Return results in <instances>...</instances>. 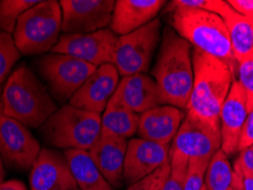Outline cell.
Here are the masks:
<instances>
[{
    "label": "cell",
    "mask_w": 253,
    "mask_h": 190,
    "mask_svg": "<svg viewBox=\"0 0 253 190\" xmlns=\"http://www.w3.org/2000/svg\"><path fill=\"white\" fill-rule=\"evenodd\" d=\"M194 82L186 115L220 131V112L235 76L220 59L193 49Z\"/></svg>",
    "instance_id": "obj_1"
},
{
    "label": "cell",
    "mask_w": 253,
    "mask_h": 190,
    "mask_svg": "<svg viewBox=\"0 0 253 190\" xmlns=\"http://www.w3.org/2000/svg\"><path fill=\"white\" fill-rule=\"evenodd\" d=\"M192 46L171 28L162 32L158 57L152 71L165 105L186 110L194 82Z\"/></svg>",
    "instance_id": "obj_2"
},
{
    "label": "cell",
    "mask_w": 253,
    "mask_h": 190,
    "mask_svg": "<svg viewBox=\"0 0 253 190\" xmlns=\"http://www.w3.org/2000/svg\"><path fill=\"white\" fill-rule=\"evenodd\" d=\"M166 13L170 14V27L180 38L194 49L220 59L229 66L236 77L239 63L233 53L228 29L219 15L169 5H167Z\"/></svg>",
    "instance_id": "obj_3"
},
{
    "label": "cell",
    "mask_w": 253,
    "mask_h": 190,
    "mask_svg": "<svg viewBox=\"0 0 253 190\" xmlns=\"http://www.w3.org/2000/svg\"><path fill=\"white\" fill-rule=\"evenodd\" d=\"M1 100L3 115L29 128L43 125L57 111L47 89L24 64L9 76Z\"/></svg>",
    "instance_id": "obj_4"
},
{
    "label": "cell",
    "mask_w": 253,
    "mask_h": 190,
    "mask_svg": "<svg viewBox=\"0 0 253 190\" xmlns=\"http://www.w3.org/2000/svg\"><path fill=\"white\" fill-rule=\"evenodd\" d=\"M62 31L59 1L44 0L31 7L18 18L14 42L23 55H38L53 50Z\"/></svg>",
    "instance_id": "obj_5"
},
{
    "label": "cell",
    "mask_w": 253,
    "mask_h": 190,
    "mask_svg": "<svg viewBox=\"0 0 253 190\" xmlns=\"http://www.w3.org/2000/svg\"><path fill=\"white\" fill-rule=\"evenodd\" d=\"M100 114L64 105L57 110L42 126L48 143L63 150L87 151L100 137Z\"/></svg>",
    "instance_id": "obj_6"
},
{
    "label": "cell",
    "mask_w": 253,
    "mask_h": 190,
    "mask_svg": "<svg viewBox=\"0 0 253 190\" xmlns=\"http://www.w3.org/2000/svg\"><path fill=\"white\" fill-rule=\"evenodd\" d=\"M161 39V22L158 18L129 35L118 38L114 65L121 76L147 72Z\"/></svg>",
    "instance_id": "obj_7"
},
{
    "label": "cell",
    "mask_w": 253,
    "mask_h": 190,
    "mask_svg": "<svg viewBox=\"0 0 253 190\" xmlns=\"http://www.w3.org/2000/svg\"><path fill=\"white\" fill-rule=\"evenodd\" d=\"M96 69L94 65L64 54L51 53L39 62L40 72L59 100H70Z\"/></svg>",
    "instance_id": "obj_8"
},
{
    "label": "cell",
    "mask_w": 253,
    "mask_h": 190,
    "mask_svg": "<svg viewBox=\"0 0 253 190\" xmlns=\"http://www.w3.org/2000/svg\"><path fill=\"white\" fill-rule=\"evenodd\" d=\"M118 38L111 29L84 35H62L51 51L72 56L98 68L114 64Z\"/></svg>",
    "instance_id": "obj_9"
},
{
    "label": "cell",
    "mask_w": 253,
    "mask_h": 190,
    "mask_svg": "<svg viewBox=\"0 0 253 190\" xmlns=\"http://www.w3.org/2000/svg\"><path fill=\"white\" fill-rule=\"evenodd\" d=\"M113 0H61L62 31L64 35H84L111 25Z\"/></svg>",
    "instance_id": "obj_10"
},
{
    "label": "cell",
    "mask_w": 253,
    "mask_h": 190,
    "mask_svg": "<svg viewBox=\"0 0 253 190\" xmlns=\"http://www.w3.org/2000/svg\"><path fill=\"white\" fill-rule=\"evenodd\" d=\"M40 152V144L27 126L3 115L0 120V155L3 163L15 170H31Z\"/></svg>",
    "instance_id": "obj_11"
},
{
    "label": "cell",
    "mask_w": 253,
    "mask_h": 190,
    "mask_svg": "<svg viewBox=\"0 0 253 190\" xmlns=\"http://www.w3.org/2000/svg\"><path fill=\"white\" fill-rule=\"evenodd\" d=\"M220 148V131L185 115L170 151L179 152L188 159L211 161Z\"/></svg>",
    "instance_id": "obj_12"
},
{
    "label": "cell",
    "mask_w": 253,
    "mask_h": 190,
    "mask_svg": "<svg viewBox=\"0 0 253 190\" xmlns=\"http://www.w3.org/2000/svg\"><path fill=\"white\" fill-rule=\"evenodd\" d=\"M170 162V145L141 138L128 141L124 167V181L131 186Z\"/></svg>",
    "instance_id": "obj_13"
},
{
    "label": "cell",
    "mask_w": 253,
    "mask_h": 190,
    "mask_svg": "<svg viewBox=\"0 0 253 190\" xmlns=\"http://www.w3.org/2000/svg\"><path fill=\"white\" fill-rule=\"evenodd\" d=\"M120 74L114 64L98 66L79 90L70 99V105L77 109L100 114L105 111L117 90Z\"/></svg>",
    "instance_id": "obj_14"
},
{
    "label": "cell",
    "mask_w": 253,
    "mask_h": 190,
    "mask_svg": "<svg viewBox=\"0 0 253 190\" xmlns=\"http://www.w3.org/2000/svg\"><path fill=\"white\" fill-rule=\"evenodd\" d=\"M110 100L138 115L165 105L155 80L145 73L122 77Z\"/></svg>",
    "instance_id": "obj_15"
},
{
    "label": "cell",
    "mask_w": 253,
    "mask_h": 190,
    "mask_svg": "<svg viewBox=\"0 0 253 190\" xmlns=\"http://www.w3.org/2000/svg\"><path fill=\"white\" fill-rule=\"evenodd\" d=\"M31 190H77L65 156L50 150H42L30 173Z\"/></svg>",
    "instance_id": "obj_16"
},
{
    "label": "cell",
    "mask_w": 253,
    "mask_h": 190,
    "mask_svg": "<svg viewBox=\"0 0 253 190\" xmlns=\"http://www.w3.org/2000/svg\"><path fill=\"white\" fill-rule=\"evenodd\" d=\"M248 116L247 95L237 80L232 88L220 112V150L228 156L239 152V143L242 129Z\"/></svg>",
    "instance_id": "obj_17"
},
{
    "label": "cell",
    "mask_w": 253,
    "mask_h": 190,
    "mask_svg": "<svg viewBox=\"0 0 253 190\" xmlns=\"http://www.w3.org/2000/svg\"><path fill=\"white\" fill-rule=\"evenodd\" d=\"M166 3L165 0H117L111 30L120 37L129 35L154 21Z\"/></svg>",
    "instance_id": "obj_18"
},
{
    "label": "cell",
    "mask_w": 253,
    "mask_h": 190,
    "mask_svg": "<svg viewBox=\"0 0 253 190\" xmlns=\"http://www.w3.org/2000/svg\"><path fill=\"white\" fill-rule=\"evenodd\" d=\"M185 118L183 111L171 105L156 106L139 115L138 133L141 139L170 145Z\"/></svg>",
    "instance_id": "obj_19"
},
{
    "label": "cell",
    "mask_w": 253,
    "mask_h": 190,
    "mask_svg": "<svg viewBox=\"0 0 253 190\" xmlns=\"http://www.w3.org/2000/svg\"><path fill=\"white\" fill-rule=\"evenodd\" d=\"M126 147V139L100 136L88 152L100 173L112 186V188L120 187L124 181Z\"/></svg>",
    "instance_id": "obj_20"
},
{
    "label": "cell",
    "mask_w": 253,
    "mask_h": 190,
    "mask_svg": "<svg viewBox=\"0 0 253 190\" xmlns=\"http://www.w3.org/2000/svg\"><path fill=\"white\" fill-rule=\"evenodd\" d=\"M64 156L80 190H113L87 151L68 150Z\"/></svg>",
    "instance_id": "obj_21"
},
{
    "label": "cell",
    "mask_w": 253,
    "mask_h": 190,
    "mask_svg": "<svg viewBox=\"0 0 253 190\" xmlns=\"http://www.w3.org/2000/svg\"><path fill=\"white\" fill-rule=\"evenodd\" d=\"M220 17L228 29L230 43L237 63L244 61L253 54V27L247 17L237 13L227 2L226 8Z\"/></svg>",
    "instance_id": "obj_22"
},
{
    "label": "cell",
    "mask_w": 253,
    "mask_h": 190,
    "mask_svg": "<svg viewBox=\"0 0 253 190\" xmlns=\"http://www.w3.org/2000/svg\"><path fill=\"white\" fill-rule=\"evenodd\" d=\"M139 115L110 100L103 112L100 136L128 139L137 133Z\"/></svg>",
    "instance_id": "obj_23"
},
{
    "label": "cell",
    "mask_w": 253,
    "mask_h": 190,
    "mask_svg": "<svg viewBox=\"0 0 253 190\" xmlns=\"http://www.w3.org/2000/svg\"><path fill=\"white\" fill-rule=\"evenodd\" d=\"M234 169L221 150L215 152L208 166L204 187L207 190H233Z\"/></svg>",
    "instance_id": "obj_24"
},
{
    "label": "cell",
    "mask_w": 253,
    "mask_h": 190,
    "mask_svg": "<svg viewBox=\"0 0 253 190\" xmlns=\"http://www.w3.org/2000/svg\"><path fill=\"white\" fill-rule=\"evenodd\" d=\"M38 0H0V29L7 33H14L18 18Z\"/></svg>",
    "instance_id": "obj_25"
},
{
    "label": "cell",
    "mask_w": 253,
    "mask_h": 190,
    "mask_svg": "<svg viewBox=\"0 0 253 190\" xmlns=\"http://www.w3.org/2000/svg\"><path fill=\"white\" fill-rule=\"evenodd\" d=\"M20 56L13 37L0 29V84L7 79Z\"/></svg>",
    "instance_id": "obj_26"
},
{
    "label": "cell",
    "mask_w": 253,
    "mask_h": 190,
    "mask_svg": "<svg viewBox=\"0 0 253 190\" xmlns=\"http://www.w3.org/2000/svg\"><path fill=\"white\" fill-rule=\"evenodd\" d=\"M189 159L177 152L170 151V174L163 190H184Z\"/></svg>",
    "instance_id": "obj_27"
},
{
    "label": "cell",
    "mask_w": 253,
    "mask_h": 190,
    "mask_svg": "<svg viewBox=\"0 0 253 190\" xmlns=\"http://www.w3.org/2000/svg\"><path fill=\"white\" fill-rule=\"evenodd\" d=\"M209 164L208 159H189L184 190H202Z\"/></svg>",
    "instance_id": "obj_28"
},
{
    "label": "cell",
    "mask_w": 253,
    "mask_h": 190,
    "mask_svg": "<svg viewBox=\"0 0 253 190\" xmlns=\"http://www.w3.org/2000/svg\"><path fill=\"white\" fill-rule=\"evenodd\" d=\"M170 162L165 164L150 176L140 179L135 184L129 186L126 190H163L167 179L170 174Z\"/></svg>",
    "instance_id": "obj_29"
},
{
    "label": "cell",
    "mask_w": 253,
    "mask_h": 190,
    "mask_svg": "<svg viewBox=\"0 0 253 190\" xmlns=\"http://www.w3.org/2000/svg\"><path fill=\"white\" fill-rule=\"evenodd\" d=\"M236 76L247 95L249 112L253 107V54L239 63Z\"/></svg>",
    "instance_id": "obj_30"
},
{
    "label": "cell",
    "mask_w": 253,
    "mask_h": 190,
    "mask_svg": "<svg viewBox=\"0 0 253 190\" xmlns=\"http://www.w3.org/2000/svg\"><path fill=\"white\" fill-rule=\"evenodd\" d=\"M172 7H184V8L201 9L214 13L220 16L227 6L224 0H173L168 3Z\"/></svg>",
    "instance_id": "obj_31"
},
{
    "label": "cell",
    "mask_w": 253,
    "mask_h": 190,
    "mask_svg": "<svg viewBox=\"0 0 253 190\" xmlns=\"http://www.w3.org/2000/svg\"><path fill=\"white\" fill-rule=\"evenodd\" d=\"M234 170L241 174H253V145L240 152Z\"/></svg>",
    "instance_id": "obj_32"
},
{
    "label": "cell",
    "mask_w": 253,
    "mask_h": 190,
    "mask_svg": "<svg viewBox=\"0 0 253 190\" xmlns=\"http://www.w3.org/2000/svg\"><path fill=\"white\" fill-rule=\"evenodd\" d=\"M251 145H253V107L248 112L247 120H245L243 129H242L239 152H242Z\"/></svg>",
    "instance_id": "obj_33"
},
{
    "label": "cell",
    "mask_w": 253,
    "mask_h": 190,
    "mask_svg": "<svg viewBox=\"0 0 253 190\" xmlns=\"http://www.w3.org/2000/svg\"><path fill=\"white\" fill-rule=\"evenodd\" d=\"M237 13L248 18L253 27V0H228L227 1Z\"/></svg>",
    "instance_id": "obj_34"
},
{
    "label": "cell",
    "mask_w": 253,
    "mask_h": 190,
    "mask_svg": "<svg viewBox=\"0 0 253 190\" xmlns=\"http://www.w3.org/2000/svg\"><path fill=\"white\" fill-rule=\"evenodd\" d=\"M0 190H28L23 182L20 180L3 181L0 185Z\"/></svg>",
    "instance_id": "obj_35"
},
{
    "label": "cell",
    "mask_w": 253,
    "mask_h": 190,
    "mask_svg": "<svg viewBox=\"0 0 253 190\" xmlns=\"http://www.w3.org/2000/svg\"><path fill=\"white\" fill-rule=\"evenodd\" d=\"M241 177L244 190H253V174H241Z\"/></svg>",
    "instance_id": "obj_36"
},
{
    "label": "cell",
    "mask_w": 253,
    "mask_h": 190,
    "mask_svg": "<svg viewBox=\"0 0 253 190\" xmlns=\"http://www.w3.org/2000/svg\"><path fill=\"white\" fill-rule=\"evenodd\" d=\"M233 190H244L243 184H242V177L239 172L234 170V184H233Z\"/></svg>",
    "instance_id": "obj_37"
},
{
    "label": "cell",
    "mask_w": 253,
    "mask_h": 190,
    "mask_svg": "<svg viewBox=\"0 0 253 190\" xmlns=\"http://www.w3.org/2000/svg\"><path fill=\"white\" fill-rule=\"evenodd\" d=\"M3 179H5V169H3V161L0 155V185L3 182Z\"/></svg>",
    "instance_id": "obj_38"
},
{
    "label": "cell",
    "mask_w": 253,
    "mask_h": 190,
    "mask_svg": "<svg viewBox=\"0 0 253 190\" xmlns=\"http://www.w3.org/2000/svg\"><path fill=\"white\" fill-rule=\"evenodd\" d=\"M2 116H3V113H2V100H1V96H0V120H1Z\"/></svg>",
    "instance_id": "obj_39"
},
{
    "label": "cell",
    "mask_w": 253,
    "mask_h": 190,
    "mask_svg": "<svg viewBox=\"0 0 253 190\" xmlns=\"http://www.w3.org/2000/svg\"><path fill=\"white\" fill-rule=\"evenodd\" d=\"M202 190H207V189H206V187H203V188H202Z\"/></svg>",
    "instance_id": "obj_40"
},
{
    "label": "cell",
    "mask_w": 253,
    "mask_h": 190,
    "mask_svg": "<svg viewBox=\"0 0 253 190\" xmlns=\"http://www.w3.org/2000/svg\"><path fill=\"white\" fill-rule=\"evenodd\" d=\"M77 190H80V189H77Z\"/></svg>",
    "instance_id": "obj_41"
}]
</instances>
